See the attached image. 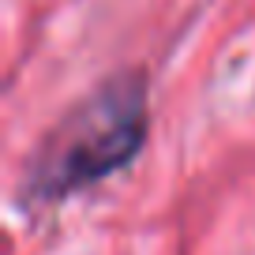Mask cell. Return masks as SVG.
I'll list each match as a JSON object with an SVG mask.
<instances>
[{
	"instance_id": "6da1fadb",
	"label": "cell",
	"mask_w": 255,
	"mask_h": 255,
	"mask_svg": "<svg viewBox=\"0 0 255 255\" xmlns=\"http://www.w3.org/2000/svg\"><path fill=\"white\" fill-rule=\"evenodd\" d=\"M143 139L146 83L139 75H117L53 128L26 173V195L34 203L68 199L124 169L139 154Z\"/></svg>"
}]
</instances>
